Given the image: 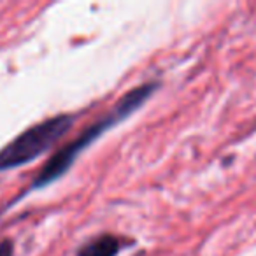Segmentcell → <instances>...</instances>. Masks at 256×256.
Here are the masks:
<instances>
[{
	"label": "cell",
	"mask_w": 256,
	"mask_h": 256,
	"mask_svg": "<svg viewBox=\"0 0 256 256\" xmlns=\"http://www.w3.org/2000/svg\"><path fill=\"white\" fill-rule=\"evenodd\" d=\"M130 242L112 234H102L90 238L78 249V256H118Z\"/></svg>",
	"instance_id": "3957f363"
},
{
	"label": "cell",
	"mask_w": 256,
	"mask_h": 256,
	"mask_svg": "<svg viewBox=\"0 0 256 256\" xmlns=\"http://www.w3.org/2000/svg\"><path fill=\"white\" fill-rule=\"evenodd\" d=\"M12 251H14V244L9 238L0 242V256H12Z\"/></svg>",
	"instance_id": "277c9868"
},
{
	"label": "cell",
	"mask_w": 256,
	"mask_h": 256,
	"mask_svg": "<svg viewBox=\"0 0 256 256\" xmlns=\"http://www.w3.org/2000/svg\"><path fill=\"white\" fill-rule=\"evenodd\" d=\"M158 82H142L137 88L126 92L118 104L100 120H96L95 123L90 124L86 130H82L78 136V139L72 140L70 144H65L62 150H58L50 160L46 162V165L42 167V170L37 174V178L34 179L32 182V190L37 188H44V186L51 184L53 181H56L58 178L65 174V172L70 168V165L76 162L78 154L81 153L82 150L93 144L104 132H107L109 128L116 126L118 123H121L123 120H126L128 116H132L140 106L150 100V96L153 95L158 90Z\"/></svg>",
	"instance_id": "6da1fadb"
},
{
	"label": "cell",
	"mask_w": 256,
	"mask_h": 256,
	"mask_svg": "<svg viewBox=\"0 0 256 256\" xmlns=\"http://www.w3.org/2000/svg\"><path fill=\"white\" fill-rule=\"evenodd\" d=\"M74 121V114H58L26 128L0 150V170L22 167L39 158L70 130Z\"/></svg>",
	"instance_id": "7a4b0ae2"
}]
</instances>
